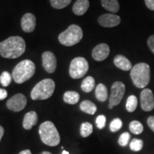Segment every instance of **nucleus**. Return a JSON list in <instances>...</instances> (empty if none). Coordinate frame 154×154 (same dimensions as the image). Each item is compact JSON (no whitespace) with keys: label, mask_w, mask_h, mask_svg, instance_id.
Returning <instances> with one entry per match:
<instances>
[{"label":"nucleus","mask_w":154,"mask_h":154,"mask_svg":"<svg viewBox=\"0 0 154 154\" xmlns=\"http://www.w3.org/2000/svg\"><path fill=\"white\" fill-rule=\"evenodd\" d=\"M38 121V116L35 111H32L26 113L23 120V127L26 130H30L35 126Z\"/></svg>","instance_id":"nucleus-17"},{"label":"nucleus","mask_w":154,"mask_h":154,"mask_svg":"<svg viewBox=\"0 0 154 154\" xmlns=\"http://www.w3.org/2000/svg\"><path fill=\"white\" fill-rule=\"evenodd\" d=\"M129 129L133 134L138 135L143 131V126L138 121H133L129 124Z\"/></svg>","instance_id":"nucleus-25"},{"label":"nucleus","mask_w":154,"mask_h":154,"mask_svg":"<svg viewBox=\"0 0 154 154\" xmlns=\"http://www.w3.org/2000/svg\"><path fill=\"white\" fill-rule=\"evenodd\" d=\"M36 71L34 63L31 60H23L12 71L13 79L17 84H23L34 76Z\"/></svg>","instance_id":"nucleus-3"},{"label":"nucleus","mask_w":154,"mask_h":154,"mask_svg":"<svg viewBox=\"0 0 154 154\" xmlns=\"http://www.w3.org/2000/svg\"><path fill=\"white\" fill-rule=\"evenodd\" d=\"M42 64L48 73L54 72L57 69V58L51 51H45L42 54Z\"/></svg>","instance_id":"nucleus-11"},{"label":"nucleus","mask_w":154,"mask_h":154,"mask_svg":"<svg viewBox=\"0 0 154 154\" xmlns=\"http://www.w3.org/2000/svg\"><path fill=\"white\" fill-rule=\"evenodd\" d=\"M38 133L42 141L46 145L56 146L60 143V136L51 121H47L42 123L39 126Z\"/></svg>","instance_id":"nucleus-4"},{"label":"nucleus","mask_w":154,"mask_h":154,"mask_svg":"<svg viewBox=\"0 0 154 154\" xmlns=\"http://www.w3.org/2000/svg\"><path fill=\"white\" fill-rule=\"evenodd\" d=\"M26 50V43L20 36H10L0 42V55L7 59H16Z\"/></svg>","instance_id":"nucleus-1"},{"label":"nucleus","mask_w":154,"mask_h":154,"mask_svg":"<svg viewBox=\"0 0 154 154\" xmlns=\"http://www.w3.org/2000/svg\"><path fill=\"white\" fill-rule=\"evenodd\" d=\"M4 133H5V130H4V128L2 126H0V141H1L2 138Z\"/></svg>","instance_id":"nucleus-36"},{"label":"nucleus","mask_w":154,"mask_h":154,"mask_svg":"<svg viewBox=\"0 0 154 154\" xmlns=\"http://www.w3.org/2000/svg\"><path fill=\"white\" fill-rule=\"evenodd\" d=\"M88 63L84 57H76L73 59L69 66V74L73 79H80L87 73Z\"/></svg>","instance_id":"nucleus-7"},{"label":"nucleus","mask_w":154,"mask_h":154,"mask_svg":"<svg viewBox=\"0 0 154 154\" xmlns=\"http://www.w3.org/2000/svg\"><path fill=\"white\" fill-rule=\"evenodd\" d=\"M62 154H69V153L68 151H63Z\"/></svg>","instance_id":"nucleus-39"},{"label":"nucleus","mask_w":154,"mask_h":154,"mask_svg":"<svg viewBox=\"0 0 154 154\" xmlns=\"http://www.w3.org/2000/svg\"><path fill=\"white\" fill-rule=\"evenodd\" d=\"M55 83L51 79H45L36 84L31 92V98L34 100H46L53 95Z\"/></svg>","instance_id":"nucleus-5"},{"label":"nucleus","mask_w":154,"mask_h":154,"mask_svg":"<svg viewBox=\"0 0 154 154\" xmlns=\"http://www.w3.org/2000/svg\"><path fill=\"white\" fill-rule=\"evenodd\" d=\"M7 96V91L5 89L0 88V100H4Z\"/></svg>","instance_id":"nucleus-35"},{"label":"nucleus","mask_w":154,"mask_h":154,"mask_svg":"<svg viewBox=\"0 0 154 154\" xmlns=\"http://www.w3.org/2000/svg\"><path fill=\"white\" fill-rule=\"evenodd\" d=\"M63 101L69 104H76L79 101L80 96L79 93L73 91H68L63 94Z\"/></svg>","instance_id":"nucleus-21"},{"label":"nucleus","mask_w":154,"mask_h":154,"mask_svg":"<svg viewBox=\"0 0 154 154\" xmlns=\"http://www.w3.org/2000/svg\"><path fill=\"white\" fill-rule=\"evenodd\" d=\"M19 154H32V152H31L30 150L26 149V150H24V151H21Z\"/></svg>","instance_id":"nucleus-37"},{"label":"nucleus","mask_w":154,"mask_h":154,"mask_svg":"<svg viewBox=\"0 0 154 154\" xmlns=\"http://www.w3.org/2000/svg\"><path fill=\"white\" fill-rule=\"evenodd\" d=\"M27 103L26 96L22 94H17L11 97L7 102V107L9 110L19 112L22 111Z\"/></svg>","instance_id":"nucleus-9"},{"label":"nucleus","mask_w":154,"mask_h":154,"mask_svg":"<svg viewBox=\"0 0 154 154\" xmlns=\"http://www.w3.org/2000/svg\"><path fill=\"white\" fill-rule=\"evenodd\" d=\"M21 26L24 32L30 33L35 29L36 27V17L31 13H26L22 17Z\"/></svg>","instance_id":"nucleus-14"},{"label":"nucleus","mask_w":154,"mask_h":154,"mask_svg":"<svg viewBox=\"0 0 154 154\" xmlns=\"http://www.w3.org/2000/svg\"><path fill=\"white\" fill-rule=\"evenodd\" d=\"M83 37L82 29L76 24L70 25L59 35V41L63 46L72 47L78 44Z\"/></svg>","instance_id":"nucleus-6"},{"label":"nucleus","mask_w":154,"mask_h":154,"mask_svg":"<svg viewBox=\"0 0 154 154\" xmlns=\"http://www.w3.org/2000/svg\"><path fill=\"white\" fill-rule=\"evenodd\" d=\"M125 92H126V87L124 84L121 82H116L113 83V85L111 86V95L109 97V109H113V106H116L121 103V100L124 98Z\"/></svg>","instance_id":"nucleus-8"},{"label":"nucleus","mask_w":154,"mask_h":154,"mask_svg":"<svg viewBox=\"0 0 154 154\" xmlns=\"http://www.w3.org/2000/svg\"><path fill=\"white\" fill-rule=\"evenodd\" d=\"M145 3L150 10L154 11V0H145Z\"/></svg>","instance_id":"nucleus-34"},{"label":"nucleus","mask_w":154,"mask_h":154,"mask_svg":"<svg viewBox=\"0 0 154 154\" xmlns=\"http://www.w3.org/2000/svg\"><path fill=\"white\" fill-rule=\"evenodd\" d=\"M140 106L144 111H151L154 109L153 94L149 88H144L140 95Z\"/></svg>","instance_id":"nucleus-10"},{"label":"nucleus","mask_w":154,"mask_h":154,"mask_svg":"<svg viewBox=\"0 0 154 154\" xmlns=\"http://www.w3.org/2000/svg\"><path fill=\"white\" fill-rule=\"evenodd\" d=\"M106 119L104 115H99L97 116L96 119V124L98 128L99 129H102L106 126Z\"/></svg>","instance_id":"nucleus-31"},{"label":"nucleus","mask_w":154,"mask_h":154,"mask_svg":"<svg viewBox=\"0 0 154 154\" xmlns=\"http://www.w3.org/2000/svg\"><path fill=\"white\" fill-rule=\"evenodd\" d=\"M130 134L128 132H124L121 135L120 137L119 138V144L121 146H126L127 144L128 143L130 140Z\"/></svg>","instance_id":"nucleus-30"},{"label":"nucleus","mask_w":154,"mask_h":154,"mask_svg":"<svg viewBox=\"0 0 154 154\" xmlns=\"http://www.w3.org/2000/svg\"><path fill=\"white\" fill-rule=\"evenodd\" d=\"M72 0H50L51 7L57 9H61L66 7Z\"/></svg>","instance_id":"nucleus-26"},{"label":"nucleus","mask_w":154,"mask_h":154,"mask_svg":"<svg viewBox=\"0 0 154 154\" xmlns=\"http://www.w3.org/2000/svg\"><path fill=\"white\" fill-rule=\"evenodd\" d=\"M95 87V80L92 76H87L83 80L81 88L86 93L91 92Z\"/></svg>","instance_id":"nucleus-22"},{"label":"nucleus","mask_w":154,"mask_h":154,"mask_svg":"<svg viewBox=\"0 0 154 154\" xmlns=\"http://www.w3.org/2000/svg\"><path fill=\"white\" fill-rule=\"evenodd\" d=\"M93 132V126L88 122L83 123L81 126L80 134L82 137L86 138L89 136Z\"/></svg>","instance_id":"nucleus-24"},{"label":"nucleus","mask_w":154,"mask_h":154,"mask_svg":"<svg viewBox=\"0 0 154 154\" xmlns=\"http://www.w3.org/2000/svg\"><path fill=\"white\" fill-rule=\"evenodd\" d=\"M138 106V99L136 96L134 95H131L127 99L126 108L128 112H134L136 110Z\"/></svg>","instance_id":"nucleus-23"},{"label":"nucleus","mask_w":154,"mask_h":154,"mask_svg":"<svg viewBox=\"0 0 154 154\" xmlns=\"http://www.w3.org/2000/svg\"><path fill=\"white\" fill-rule=\"evenodd\" d=\"M98 22L103 27H114L120 24L121 18L118 15L114 14H104L99 17Z\"/></svg>","instance_id":"nucleus-12"},{"label":"nucleus","mask_w":154,"mask_h":154,"mask_svg":"<svg viewBox=\"0 0 154 154\" xmlns=\"http://www.w3.org/2000/svg\"><path fill=\"white\" fill-rule=\"evenodd\" d=\"M110 53V48L106 44L102 43L98 44L92 51V57L94 60L102 61L109 57Z\"/></svg>","instance_id":"nucleus-13"},{"label":"nucleus","mask_w":154,"mask_h":154,"mask_svg":"<svg viewBox=\"0 0 154 154\" xmlns=\"http://www.w3.org/2000/svg\"><path fill=\"white\" fill-rule=\"evenodd\" d=\"M12 76L7 72H4L0 76V83L3 86H8L11 84Z\"/></svg>","instance_id":"nucleus-28"},{"label":"nucleus","mask_w":154,"mask_h":154,"mask_svg":"<svg viewBox=\"0 0 154 154\" xmlns=\"http://www.w3.org/2000/svg\"><path fill=\"white\" fill-rule=\"evenodd\" d=\"M113 63L117 68L123 71L131 70L132 64L131 61L123 55H117L113 59Z\"/></svg>","instance_id":"nucleus-15"},{"label":"nucleus","mask_w":154,"mask_h":154,"mask_svg":"<svg viewBox=\"0 0 154 154\" xmlns=\"http://www.w3.org/2000/svg\"><path fill=\"white\" fill-rule=\"evenodd\" d=\"M134 86L138 88H144L151 79V69L146 63H138L132 67L130 73Z\"/></svg>","instance_id":"nucleus-2"},{"label":"nucleus","mask_w":154,"mask_h":154,"mask_svg":"<svg viewBox=\"0 0 154 154\" xmlns=\"http://www.w3.org/2000/svg\"><path fill=\"white\" fill-rule=\"evenodd\" d=\"M96 97L99 101L104 102L108 99L107 88L104 84H99L96 88Z\"/></svg>","instance_id":"nucleus-20"},{"label":"nucleus","mask_w":154,"mask_h":154,"mask_svg":"<svg viewBox=\"0 0 154 154\" xmlns=\"http://www.w3.org/2000/svg\"><path fill=\"white\" fill-rule=\"evenodd\" d=\"M39 154H52V153H50V152H49V151H43V152H42V153H39Z\"/></svg>","instance_id":"nucleus-38"},{"label":"nucleus","mask_w":154,"mask_h":154,"mask_svg":"<svg viewBox=\"0 0 154 154\" xmlns=\"http://www.w3.org/2000/svg\"><path fill=\"white\" fill-rule=\"evenodd\" d=\"M143 146V141L141 139L134 138L130 143V149L133 151H139Z\"/></svg>","instance_id":"nucleus-27"},{"label":"nucleus","mask_w":154,"mask_h":154,"mask_svg":"<svg viewBox=\"0 0 154 154\" xmlns=\"http://www.w3.org/2000/svg\"><path fill=\"white\" fill-rule=\"evenodd\" d=\"M80 109L84 112L91 115H94L97 111V107L95 103H94L91 101H88V100H85L81 103Z\"/></svg>","instance_id":"nucleus-19"},{"label":"nucleus","mask_w":154,"mask_h":154,"mask_svg":"<svg viewBox=\"0 0 154 154\" xmlns=\"http://www.w3.org/2000/svg\"><path fill=\"white\" fill-rule=\"evenodd\" d=\"M147 124L149 128L154 132V116H151L148 118Z\"/></svg>","instance_id":"nucleus-33"},{"label":"nucleus","mask_w":154,"mask_h":154,"mask_svg":"<svg viewBox=\"0 0 154 154\" xmlns=\"http://www.w3.org/2000/svg\"><path fill=\"white\" fill-rule=\"evenodd\" d=\"M147 44L150 50L151 51V52L154 54V35H152L150 36L149 39H148Z\"/></svg>","instance_id":"nucleus-32"},{"label":"nucleus","mask_w":154,"mask_h":154,"mask_svg":"<svg viewBox=\"0 0 154 154\" xmlns=\"http://www.w3.org/2000/svg\"><path fill=\"white\" fill-rule=\"evenodd\" d=\"M89 1L88 0H77L73 6V12L78 16L84 15L89 8Z\"/></svg>","instance_id":"nucleus-16"},{"label":"nucleus","mask_w":154,"mask_h":154,"mask_svg":"<svg viewBox=\"0 0 154 154\" xmlns=\"http://www.w3.org/2000/svg\"><path fill=\"white\" fill-rule=\"evenodd\" d=\"M122 125H123L122 121H121L120 119L117 118V119H113V120L111 121V124H110L111 131H112V132L118 131L119 130H120L121 128Z\"/></svg>","instance_id":"nucleus-29"},{"label":"nucleus","mask_w":154,"mask_h":154,"mask_svg":"<svg viewBox=\"0 0 154 154\" xmlns=\"http://www.w3.org/2000/svg\"><path fill=\"white\" fill-rule=\"evenodd\" d=\"M101 1L102 7L111 12L116 13L120 9V5L118 0H101Z\"/></svg>","instance_id":"nucleus-18"}]
</instances>
